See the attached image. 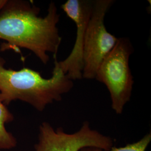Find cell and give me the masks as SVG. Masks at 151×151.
I'll return each mask as SVG.
<instances>
[{"instance_id": "6", "label": "cell", "mask_w": 151, "mask_h": 151, "mask_svg": "<svg viewBox=\"0 0 151 151\" xmlns=\"http://www.w3.org/2000/svg\"><path fill=\"white\" fill-rule=\"evenodd\" d=\"M94 1L89 0H68L61 8L76 25V39L70 55L57 63L60 69L73 81L82 78L83 68V50L85 35L93 11Z\"/></svg>"}, {"instance_id": "7", "label": "cell", "mask_w": 151, "mask_h": 151, "mask_svg": "<svg viewBox=\"0 0 151 151\" xmlns=\"http://www.w3.org/2000/svg\"><path fill=\"white\" fill-rule=\"evenodd\" d=\"M14 120V116L0 100V150H10L16 146L17 141L13 135L6 129L5 124Z\"/></svg>"}, {"instance_id": "3", "label": "cell", "mask_w": 151, "mask_h": 151, "mask_svg": "<svg viewBox=\"0 0 151 151\" xmlns=\"http://www.w3.org/2000/svg\"><path fill=\"white\" fill-rule=\"evenodd\" d=\"M133 52V48L128 38H118L113 49L98 68L95 77L96 80L107 87L111 108L117 114L123 113L132 96L134 81L129 61Z\"/></svg>"}, {"instance_id": "8", "label": "cell", "mask_w": 151, "mask_h": 151, "mask_svg": "<svg viewBox=\"0 0 151 151\" xmlns=\"http://www.w3.org/2000/svg\"><path fill=\"white\" fill-rule=\"evenodd\" d=\"M151 141V133H149L137 142L128 144L123 147H113L109 151H104L94 147H87L82 149L80 151H146Z\"/></svg>"}, {"instance_id": "1", "label": "cell", "mask_w": 151, "mask_h": 151, "mask_svg": "<svg viewBox=\"0 0 151 151\" xmlns=\"http://www.w3.org/2000/svg\"><path fill=\"white\" fill-rule=\"evenodd\" d=\"M40 9L25 1H8L0 12V39L15 47L32 51L44 65L48 52L57 55L62 38L57 27L60 14L55 3H50L48 14L39 17Z\"/></svg>"}, {"instance_id": "4", "label": "cell", "mask_w": 151, "mask_h": 151, "mask_svg": "<svg viewBox=\"0 0 151 151\" xmlns=\"http://www.w3.org/2000/svg\"><path fill=\"white\" fill-rule=\"evenodd\" d=\"M113 0H96L87 28L83 50L82 78H95L104 59L113 49L118 38L108 32L104 19Z\"/></svg>"}, {"instance_id": "9", "label": "cell", "mask_w": 151, "mask_h": 151, "mask_svg": "<svg viewBox=\"0 0 151 151\" xmlns=\"http://www.w3.org/2000/svg\"><path fill=\"white\" fill-rule=\"evenodd\" d=\"M8 1L7 0H0V12L2 10Z\"/></svg>"}, {"instance_id": "2", "label": "cell", "mask_w": 151, "mask_h": 151, "mask_svg": "<svg viewBox=\"0 0 151 151\" xmlns=\"http://www.w3.org/2000/svg\"><path fill=\"white\" fill-rule=\"evenodd\" d=\"M52 76L43 78L40 73L28 68L19 70L6 69L0 58V100L5 105L19 100L28 103L39 111L54 101H60L63 95L73 87V81L61 70L54 56Z\"/></svg>"}, {"instance_id": "5", "label": "cell", "mask_w": 151, "mask_h": 151, "mask_svg": "<svg viewBox=\"0 0 151 151\" xmlns=\"http://www.w3.org/2000/svg\"><path fill=\"white\" fill-rule=\"evenodd\" d=\"M113 139L92 129L86 121L77 132L67 133L63 128L56 130L47 122L40 125L38 143L35 151H80L87 147H94L109 151L114 147Z\"/></svg>"}]
</instances>
